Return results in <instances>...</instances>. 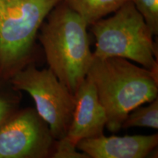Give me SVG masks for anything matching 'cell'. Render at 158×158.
Masks as SVG:
<instances>
[{"instance_id": "6da1fadb", "label": "cell", "mask_w": 158, "mask_h": 158, "mask_svg": "<svg viewBox=\"0 0 158 158\" xmlns=\"http://www.w3.org/2000/svg\"><path fill=\"white\" fill-rule=\"evenodd\" d=\"M86 77L106 110V127L118 132L130 111L158 96L157 73L118 57H94Z\"/></svg>"}, {"instance_id": "7a4b0ae2", "label": "cell", "mask_w": 158, "mask_h": 158, "mask_svg": "<svg viewBox=\"0 0 158 158\" xmlns=\"http://www.w3.org/2000/svg\"><path fill=\"white\" fill-rule=\"evenodd\" d=\"M87 27L62 1L50 12L37 34L49 69L73 94L86 78L94 58Z\"/></svg>"}, {"instance_id": "3957f363", "label": "cell", "mask_w": 158, "mask_h": 158, "mask_svg": "<svg viewBox=\"0 0 158 158\" xmlns=\"http://www.w3.org/2000/svg\"><path fill=\"white\" fill-rule=\"evenodd\" d=\"M62 0H0V82L27 64L41 25Z\"/></svg>"}, {"instance_id": "277c9868", "label": "cell", "mask_w": 158, "mask_h": 158, "mask_svg": "<svg viewBox=\"0 0 158 158\" xmlns=\"http://www.w3.org/2000/svg\"><path fill=\"white\" fill-rule=\"evenodd\" d=\"M114 13L91 25L96 40L93 56L129 59L157 73L153 35L133 3L129 0Z\"/></svg>"}, {"instance_id": "5b68a950", "label": "cell", "mask_w": 158, "mask_h": 158, "mask_svg": "<svg viewBox=\"0 0 158 158\" xmlns=\"http://www.w3.org/2000/svg\"><path fill=\"white\" fill-rule=\"evenodd\" d=\"M9 82L13 89L30 94L35 110L48 124L55 141L67 135L73 115L75 97L50 69L39 70L34 64H27Z\"/></svg>"}, {"instance_id": "8992f818", "label": "cell", "mask_w": 158, "mask_h": 158, "mask_svg": "<svg viewBox=\"0 0 158 158\" xmlns=\"http://www.w3.org/2000/svg\"><path fill=\"white\" fill-rule=\"evenodd\" d=\"M55 140L48 124L33 108L12 112L0 124V158H43Z\"/></svg>"}, {"instance_id": "52a82bcc", "label": "cell", "mask_w": 158, "mask_h": 158, "mask_svg": "<svg viewBox=\"0 0 158 158\" xmlns=\"http://www.w3.org/2000/svg\"><path fill=\"white\" fill-rule=\"evenodd\" d=\"M74 97L73 115L65 138L77 147L81 140L103 134L107 116L94 86L87 77L75 92Z\"/></svg>"}, {"instance_id": "ba28073f", "label": "cell", "mask_w": 158, "mask_h": 158, "mask_svg": "<svg viewBox=\"0 0 158 158\" xmlns=\"http://www.w3.org/2000/svg\"><path fill=\"white\" fill-rule=\"evenodd\" d=\"M157 134L108 137L102 134L80 141L77 149L89 158H144L157 149Z\"/></svg>"}, {"instance_id": "9c48e42d", "label": "cell", "mask_w": 158, "mask_h": 158, "mask_svg": "<svg viewBox=\"0 0 158 158\" xmlns=\"http://www.w3.org/2000/svg\"><path fill=\"white\" fill-rule=\"evenodd\" d=\"M73 10L92 25L102 18L117 10L129 0H62Z\"/></svg>"}, {"instance_id": "30bf717a", "label": "cell", "mask_w": 158, "mask_h": 158, "mask_svg": "<svg viewBox=\"0 0 158 158\" xmlns=\"http://www.w3.org/2000/svg\"><path fill=\"white\" fill-rule=\"evenodd\" d=\"M134 127L158 128V100L155 99L147 106H138L126 116L122 128Z\"/></svg>"}, {"instance_id": "8fae6325", "label": "cell", "mask_w": 158, "mask_h": 158, "mask_svg": "<svg viewBox=\"0 0 158 158\" xmlns=\"http://www.w3.org/2000/svg\"><path fill=\"white\" fill-rule=\"evenodd\" d=\"M143 18L153 36L158 34V0H130Z\"/></svg>"}, {"instance_id": "7c38bea8", "label": "cell", "mask_w": 158, "mask_h": 158, "mask_svg": "<svg viewBox=\"0 0 158 158\" xmlns=\"http://www.w3.org/2000/svg\"><path fill=\"white\" fill-rule=\"evenodd\" d=\"M54 151L52 157L54 158H89L86 154L77 151L76 146L71 143L66 138L55 141Z\"/></svg>"}, {"instance_id": "4fadbf2b", "label": "cell", "mask_w": 158, "mask_h": 158, "mask_svg": "<svg viewBox=\"0 0 158 158\" xmlns=\"http://www.w3.org/2000/svg\"><path fill=\"white\" fill-rule=\"evenodd\" d=\"M13 103L10 99L0 94V124L13 111Z\"/></svg>"}]
</instances>
